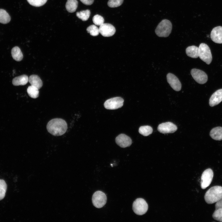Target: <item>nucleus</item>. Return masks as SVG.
Returning a JSON list of instances; mask_svg holds the SVG:
<instances>
[{
    "mask_svg": "<svg viewBox=\"0 0 222 222\" xmlns=\"http://www.w3.org/2000/svg\"><path fill=\"white\" fill-rule=\"evenodd\" d=\"M90 11L89 10L78 12L76 13V16L83 21H87L89 18Z\"/></svg>",
    "mask_w": 222,
    "mask_h": 222,
    "instance_id": "obj_26",
    "label": "nucleus"
},
{
    "mask_svg": "<svg viewBox=\"0 0 222 222\" xmlns=\"http://www.w3.org/2000/svg\"><path fill=\"white\" fill-rule=\"evenodd\" d=\"M123 99L120 97H116L107 100L104 103V106L107 109L114 110L122 107L123 105Z\"/></svg>",
    "mask_w": 222,
    "mask_h": 222,
    "instance_id": "obj_7",
    "label": "nucleus"
},
{
    "mask_svg": "<svg viewBox=\"0 0 222 222\" xmlns=\"http://www.w3.org/2000/svg\"><path fill=\"white\" fill-rule=\"evenodd\" d=\"M187 55L192 58H196L199 57V47L192 45L187 47L186 49Z\"/></svg>",
    "mask_w": 222,
    "mask_h": 222,
    "instance_id": "obj_19",
    "label": "nucleus"
},
{
    "mask_svg": "<svg viewBox=\"0 0 222 222\" xmlns=\"http://www.w3.org/2000/svg\"><path fill=\"white\" fill-rule=\"evenodd\" d=\"M210 135L213 139L222 140V127H217L213 128L210 131Z\"/></svg>",
    "mask_w": 222,
    "mask_h": 222,
    "instance_id": "obj_20",
    "label": "nucleus"
},
{
    "mask_svg": "<svg viewBox=\"0 0 222 222\" xmlns=\"http://www.w3.org/2000/svg\"><path fill=\"white\" fill-rule=\"evenodd\" d=\"M84 4L86 5H90L92 4L94 0H80Z\"/></svg>",
    "mask_w": 222,
    "mask_h": 222,
    "instance_id": "obj_32",
    "label": "nucleus"
},
{
    "mask_svg": "<svg viewBox=\"0 0 222 222\" xmlns=\"http://www.w3.org/2000/svg\"><path fill=\"white\" fill-rule=\"evenodd\" d=\"M28 81V77L26 75H23L14 78L12 83L14 86L23 85L26 84Z\"/></svg>",
    "mask_w": 222,
    "mask_h": 222,
    "instance_id": "obj_18",
    "label": "nucleus"
},
{
    "mask_svg": "<svg viewBox=\"0 0 222 222\" xmlns=\"http://www.w3.org/2000/svg\"><path fill=\"white\" fill-rule=\"evenodd\" d=\"M213 175V172L211 169L208 168L204 171L201 176V187L202 189H205L209 186Z\"/></svg>",
    "mask_w": 222,
    "mask_h": 222,
    "instance_id": "obj_8",
    "label": "nucleus"
},
{
    "mask_svg": "<svg viewBox=\"0 0 222 222\" xmlns=\"http://www.w3.org/2000/svg\"><path fill=\"white\" fill-rule=\"evenodd\" d=\"M78 4L77 0H68L65 5L66 9L69 12H74L77 8Z\"/></svg>",
    "mask_w": 222,
    "mask_h": 222,
    "instance_id": "obj_22",
    "label": "nucleus"
},
{
    "mask_svg": "<svg viewBox=\"0 0 222 222\" xmlns=\"http://www.w3.org/2000/svg\"><path fill=\"white\" fill-rule=\"evenodd\" d=\"M172 29V24L169 20H162L158 25L155 33L159 37H166L171 34Z\"/></svg>",
    "mask_w": 222,
    "mask_h": 222,
    "instance_id": "obj_3",
    "label": "nucleus"
},
{
    "mask_svg": "<svg viewBox=\"0 0 222 222\" xmlns=\"http://www.w3.org/2000/svg\"><path fill=\"white\" fill-rule=\"evenodd\" d=\"M123 2V0H109L108 5L110 7H116L121 6Z\"/></svg>",
    "mask_w": 222,
    "mask_h": 222,
    "instance_id": "obj_31",
    "label": "nucleus"
},
{
    "mask_svg": "<svg viewBox=\"0 0 222 222\" xmlns=\"http://www.w3.org/2000/svg\"><path fill=\"white\" fill-rule=\"evenodd\" d=\"M47 0H27L28 2L31 5L39 7L44 5Z\"/></svg>",
    "mask_w": 222,
    "mask_h": 222,
    "instance_id": "obj_29",
    "label": "nucleus"
},
{
    "mask_svg": "<svg viewBox=\"0 0 222 222\" xmlns=\"http://www.w3.org/2000/svg\"><path fill=\"white\" fill-rule=\"evenodd\" d=\"M138 131L141 134L147 136L152 133L153 129L151 126L149 125L142 126L139 128Z\"/></svg>",
    "mask_w": 222,
    "mask_h": 222,
    "instance_id": "obj_25",
    "label": "nucleus"
},
{
    "mask_svg": "<svg viewBox=\"0 0 222 222\" xmlns=\"http://www.w3.org/2000/svg\"><path fill=\"white\" fill-rule=\"evenodd\" d=\"M87 31L93 36L98 35L99 33V28L94 25H90L87 28Z\"/></svg>",
    "mask_w": 222,
    "mask_h": 222,
    "instance_id": "obj_28",
    "label": "nucleus"
},
{
    "mask_svg": "<svg viewBox=\"0 0 222 222\" xmlns=\"http://www.w3.org/2000/svg\"><path fill=\"white\" fill-rule=\"evenodd\" d=\"M215 207L212 217L216 220L222 222V198L216 202Z\"/></svg>",
    "mask_w": 222,
    "mask_h": 222,
    "instance_id": "obj_16",
    "label": "nucleus"
},
{
    "mask_svg": "<svg viewBox=\"0 0 222 222\" xmlns=\"http://www.w3.org/2000/svg\"><path fill=\"white\" fill-rule=\"evenodd\" d=\"M27 92L29 96L33 98H36L39 96V89L36 87L31 85L27 89Z\"/></svg>",
    "mask_w": 222,
    "mask_h": 222,
    "instance_id": "obj_24",
    "label": "nucleus"
},
{
    "mask_svg": "<svg viewBox=\"0 0 222 222\" xmlns=\"http://www.w3.org/2000/svg\"><path fill=\"white\" fill-rule=\"evenodd\" d=\"M99 29V32L104 37L112 36L116 32L115 27L109 23H103L100 26Z\"/></svg>",
    "mask_w": 222,
    "mask_h": 222,
    "instance_id": "obj_10",
    "label": "nucleus"
},
{
    "mask_svg": "<svg viewBox=\"0 0 222 222\" xmlns=\"http://www.w3.org/2000/svg\"><path fill=\"white\" fill-rule=\"evenodd\" d=\"M211 38L214 42L222 43V27L219 26L214 28L211 31Z\"/></svg>",
    "mask_w": 222,
    "mask_h": 222,
    "instance_id": "obj_14",
    "label": "nucleus"
},
{
    "mask_svg": "<svg viewBox=\"0 0 222 222\" xmlns=\"http://www.w3.org/2000/svg\"><path fill=\"white\" fill-rule=\"evenodd\" d=\"M222 198V187L215 186L211 187L206 192L204 199L208 204L216 202Z\"/></svg>",
    "mask_w": 222,
    "mask_h": 222,
    "instance_id": "obj_2",
    "label": "nucleus"
},
{
    "mask_svg": "<svg viewBox=\"0 0 222 222\" xmlns=\"http://www.w3.org/2000/svg\"><path fill=\"white\" fill-rule=\"evenodd\" d=\"M166 78L168 83L173 89L176 91L181 90L182 86L181 83L175 75L169 73L166 75Z\"/></svg>",
    "mask_w": 222,
    "mask_h": 222,
    "instance_id": "obj_12",
    "label": "nucleus"
},
{
    "mask_svg": "<svg viewBox=\"0 0 222 222\" xmlns=\"http://www.w3.org/2000/svg\"><path fill=\"white\" fill-rule=\"evenodd\" d=\"M92 21L95 25L100 26L104 23V19L102 16L98 14H96L93 17Z\"/></svg>",
    "mask_w": 222,
    "mask_h": 222,
    "instance_id": "obj_30",
    "label": "nucleus"
},
{
    "mask_svg": "<svg viewBox=\"0 0 222 222\" xmlns=\"http://www.w3.org/2000/svg\"><path fill=\"white\" fill-rule=\"evenodd\" d=\"M222 101V89H219L215 92L209 99V104L213 107L219 104Z\"/></svg>",
    "mask_w": 222,
    "mask_h": 222,
    "instance_id": "obj_15",
    "label": "nucleus"
},
{
    "mask_svg": "<svg viewBox=\"0 0 222 222\" xmlns=\"http://www.w3.org/2000/svg\"><path fill=\"white\" fill-rule=\"evenodd\" d=\"M10 17L6 11L3 9H0V23L6 24L9 23L10 21Z\"/></svg>",
    "mask_w": 222,
    "mask_h": 222,
    "instance_id": "obj_23",
    "label": "nucleus"
},
{
    "mask_svg": "<svg viewBox=\"0 0 222 222\" xmlns=\"http://www.w3.org/2000/svg\"><path fill=\"white\" fill-rule=\"evenodd\" d=\"M199 57L207 64H209L212 60V55L209 47L206 44L202 43L199 45Z\"/></svg>",
    "mask_w": 222,
    "mask_h": 222,
    "instance_id": "obj_4",
    "label": "nucleus"
},
{
    "mask_svg": "<svg viewBox=\"0 0 222 222\" xmlns=\"http://www.w3.org/2000/svg\"><path fill=\"white\" fill-rule=\"evenodd\" d=\"M116 143L122 148L130 146L132 144V141L131 138L124 134L119 135L115 138Z\"/></svg>",
    "mask_w": 222,
    "mask_h": 222,
    "instance_id": "obj_13",
    "label": "nucleus"
},
{
    "mask_svg": "<svg viewBox=\"0 0 222 222\" xmlns=\"http://www.w3.org/2000/svg\"><path fill=\"white\" fill-rule=\"evenodd\" d=\"M157 129L158 131L162 134L171 133L176 131L177 127L173 123L168 122L159 124Z\"/></svg>",
    "mask_w": 222,
    "mask_h": 222,
    "instance_id": "obj_11",
    "label": "nucleus"
},
{
    "mask_svg": "<svg viewBox=\"0 0 222 222\" xmlns=\"http://www.w3.org/2000/svg\"><path fill=\"white\" fill-rule=\"evenodd\" d=\"M48 131L55 136H61L64 134L67 129V123L61 118L53 119L49 121L47 125Z\"/></svg>",
    "mask_w": 222,
    "mask_h": 222,
    "instance_id": "obj_1",
    "label": "nucleus"
},
{
    "mask_svg": "<svg viewBox=\"0 0 222 222\" xmlns=\"http://www.w3.org/2000/svg\"><path fill=\"white\" fill-rule=\"evenodd\" d=\"M28 81L31 85L37 87L39 89L43 85L42 81L40 78L36 75H32L28 78Z\"/></svg>",
    "mask_w": 222,
    "mask_h": 222,
    "instance_id": "obj_17",
    "label": "nucleus"
},
{
    "mask_svg": "<svg viewBox=\"0 0 222 222\" xmlns=\"http://www.w3.org/2000/svg\"><path fill=\"white\" fill-rule=\"evenodd\" d=\"M7 188V184L2 179H0V200L4 197Z\"/></svg>",
    "mask_w": 222,
    "mask_h": 222,
    "instance_id": "obj_27",
    "label": "nucleus"
},
{
    "mask_svg": "<svg viewBox=\"0 0 222 222\" xmlns=\"http://www.w3.org/2000/svg\"><path fill=\"white\" fill-rule=\"evenodd\" d=\"M92 201L93 205L95 207L99 208H101L106 204V195L101 191H97L92 195Z\"/></svg>",
    "mask_w": 222,
    "mask_h": 222,
    "instance_id": "obj_6",
    "label": "nucleus"
},
{
    "mask_svg": "<svg viewBox=\"0 0 222 222\" xmlns=\"http://www.w3.org/2000/svg\"><path fill=\"white\" fill-rule=\"evenodd\" d=\"M11 53L13 58L16 61H19L22 60L23 54L18 47L16 46L14 47L11 50Z\"/></svg>",
    "mask_w": 222,
    "mask_h": 222,
    "instance_id": "obj_21",
    "label": "nucleus"
},
{
    "mask_svg": "<svg viewBox=\"0 0 222 222\" xmlns=\"http://www.w3.org/2000/svg\"><path fill=\"white\" fill-rule=\"evenodd\" d=\"M191 74L194 80L199 84H204L208 80L207 74L201 70L193 68L191 71Z\"/></svg>",
    "mask_w": 222,
    "mask_h": 222,
    "instance_id": "obj_9",
    "label": "nucleus"
},
{
    "mask_svg": "<svg viewBox=\"0 0 222 222\" xmlns=\"http://www.w3.org/2000/svg\"><path fill=\"white\" fill-rule=\"evenodd\" d=\"M148 209V205L143 199L139 198L136 199L133 202V210L134 212L138 215L145 214Z\"/></svg>",
    "mask_w": 222,
    "mask_h": 222,
    "instance_id": "obj_5",
    "label": "nucleus"
}]
</instances>
